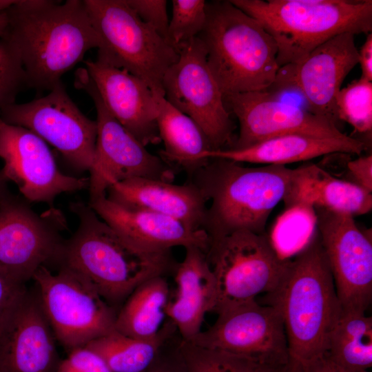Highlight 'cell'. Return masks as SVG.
Wrapping results in <instances>:
<instances>
[{
	"label": "cell",
	"mask_w": 372,
	"mask_h": 372,
	"mask_svg": "<svg viewBox=\"0 0 372 372\" xmlns=\"http://www.w3.org/2000/svg\"><path fill=\"white\" fill-rule=\"evenodd\" d=\"M0 39L17 51L28 87L52 90L86 52L101 47L83 1H12Z\"/></svg>",
	"instance_id": "1"
},
{
	"label": "cell",
	"mask_w": 372,
	"mask_h": 372,
	"mask_svg": "<svg viewBox=\"0 0 372 372\" xmlns=\"http://www.w3.org/2000/svg\"><path fill=\"white\" fill-rule=\"evenodd\" d=\"M301 171L302 167H248L227 159L210 158L189 180L209 203L203 229L210 241L241 230L265 233L272 210L289 194Z\"/></svg>",
	"instance_id": "2"
},
{
	"label": "cell",
	"mask_w": 372,
	"mask_h": 372,
	"mask_svg": "<svg viewBox=\"0 0 372 372\" xmlns=\"http://www.w3.org/2000/svg\"><path fill=\"white\" fill-rule=\"evenodd\" d=\"M265 297L281 314L290 360L303 365L327 352L342 309L317 231L288 258L278 285Z\"/></svg>",
	"instance_id": "3"
},
{
	"label": "cell",
	"mask_w": 372,
	"mask_h": 372,
	"mask_svg": "<svg viewBox=\"0 0 372 372\" xmlns=\"http://www.w3.org/2000/svg\"><path fill=\"white\" fill-rule=\"evenodd\" d=\"M70 209L79 225L65 240L59 267L81 276L115 309L145 281L174 270L171 251L149 253L134 248L88 203H73Z\"/></svg>",
	"instance_id": "4"
},
{
	"label": "cell",
	"mask_w": 372,
	"mask_h": 372,
	"mask_svg": "<svg viewBox=\"0 0 372 372\" xmlns=\"http://www.w3.org/2000/svg\"><path fill=\"white\" fill-rule=\"evenodd\" d=\"M223 95L267 90L279 66L273 37L230 1L206 3V22L197 36Z\"/></svg>",
	"instance_id": "5"
},
{
	"label": "cell",
	"mask_w": 372,
	"mask_h": 372,
	"mask_svg": "<svg viewBox=\"0 0 372 372\" xmlns=\"http://www.w3.org/2000/svg\"><path fill=\"white\" fill-rule=\"evenodd\" d=\"M276 42L279 68L295 65L331 38L372 30L371 0H229Z\"/></svg>",
	"instance_id": "6"
},
{
	"label": "cell",
	"mask_w": 372,
	"mask_h": 372,
	"mask_svg": "<svg viewBox=\"0 0 372 372\" xmlns=\"http://www.w3.org/2000/svg\"><path fill=\"white\" fill-rule=\"evenodd\" d=\"M101 39L97 59L125 69L164 96L163 79L178 52L143 22L126 0H83Z\"/></svg>",
	"instance_id": "7"
},
{
	"label": "cell",
	"mask_w": 372,
	"mask_h": 372,
	"mask_svg": "<svg viewBox=\"0 0 372 372\" xmlns=\"http://www.w3.org/2000/svg\"><path fill=\"white\" fill-rule=\"evenodd\" d=\"M207 257L216 280L217 314L273 291L288 260L265 232L245 230L211 240Z\"/></svg>",
	"instance_id": "8"
},
{
	"label": "cell",
	"mask_w": 372,
	"mask_h": 372,
	"mask_svg": "<svg viewBox=\"0 0 372 372\" xmlns=\"http://www.w3.org/2000/svg\"><path fill=\"white\" fill-rule=\"evenodd\" d=\"M32 280L55 338L68 353L115 329L116 309L74 271L42 267Z\"/></svg>",
	"instance_id": "9"
},
{
	"label": "cell",
	"mask_w": 372,
	"mask_h": 372,
	"mask_svg": "<svg viewBox=\"0 0 372 372\" xmlns=\"http://www.w3.org/2000/svg\"><path fill=\"white\" fill-rule=\"evenodd\" d=\"M65 227L59 210L38 214L7 191L0 198V271L25 284L42 267L59 268Z\"/></svg>",
	"instance_id": "10"
},
{
	"label": "cell",
	"mask_w": 372,
	"mask_h": 372,
	"mask_svg": "<svg viewBox=\"0 0 372 372\" xmlns=\"http://www.w3.org/2000/svg\"><path fill=\"white\" fill-rule=\"evenodd\" d=\"M74 86L92 98L96 111L97 135L90 198L106 195L110 184L133 178L173 182L174 167L130 134L107 110L85 68L76 70Z\"/></svg>",
	"instance_id": "11"
},
{
	"label": "cell",
	"mask_w": 372,
	"mask_h": 372,
	"mask_svg": "<svg viewBox=\"0 0 372 372\" xmlns=\"http://www.w3.org/2000/svg\"><path fill=\"white\" fill-rule=\"evenodd\" d=\"M178 52L177 61L163 79L164 98L197 123L213 150L230 148L234 123L208 66L203 43L196 37L182 45Z\"/></svg>",
	"instance_id": "12"
},
{
	"label": "cell",
	"mask_w": 372,
	"mask_h": 372,
	"mask_svg": "<svg viewBox=\"0 0 372 372\" xmlns=\"http://www.w3.org/2000/svg\"><path fill=\"white\" fill-rule=\"evenodd\" d=\"M4 122L27 128L54 147L75 170L90 172L94 165L97 125L66 92L63 83L48 94L13 103L0 113Z\"/></svg>",
	"instance_id": "13"
},
{
	"label": "cell",
	"mask_w": 372,
	"mask_h": 372,
	"mask_svg": "<svg viewBox=\"0 0 372 372\" xmlns=\"http://www.w3.org/2000/svg\"><path fill=\"white\" fill-rule=\"evenodd\" d=\"M311 209L342 308L366 312L372 300L371 236L352 216Z\"/></svg>",
	"instance_id": "14"
},
{
	"label": "cell",
	"mask_w": 372,
	"mask_h": 372,
	"mask_svg": "<svg viewBox=\"0 0 372 372\" xmlns=\"http://www.w3.org/2000/svg\"><path fill=\"white\" fill-rule=\"evenodd\" d=\"M195 345L287 366L290 355L283 320L269 304L251 300L218 313L215 323L191 341Z\"/></svg>",
	"instance_id": "15"
},
{
	"label": "cell",
	"mask_w": 372,
	"mask_h": 372,
	"mask_svg": "<svg viewBox=\"0 0 372 372\" xmlns=\"http://www.w3.org/2000/svg\"><path fill=\"white\" fill-rule=\"evenodd\" d=\"M0 170L13 182L24 199L51 204L63 193L89 187V177L63 173L47 143L30 130L8 124L0 118Z\"/></svg>",
	"instance_id": "16"
},
{
	"label": "cell",
	"mask_w": 372,
	"mask_h": 372,
	"mask_svg": "<svg viewBox=\"0 0 372 372\" xmlns=\"http://www.w3.org/2000/svg\"><path fill=\"white\" fill-rule=\"evenodd\" d=\"M358 62L354 34L342 33L316 47L300 63L280 68L267 90L276 94L285 90L298 91L309 112L336 123L337 94Z\"/></svg>",
	"instance_id": "17"
},
{
	"label": "cell",
	"mask_w": 372,
	"mask_h": 372,
	"mask_svg": "<svg viewBox=\"0 0 372 372\" xmlns=\"http://www.w3.org/2000/svg\"><path fill=\"white\" fill-rule=\"evenodd\" d=\"M269 90L223 95L225 105L239 123V134L229 149H240L289 134L342 137L336 123L282 100Z\"/></svg>",
	"instance_id": "18"
},
{
	"label": "cell",
	"mask_w": 372,
	"mask_h": 372,
	"mask_svg": "<svg viewBox=\"0 0 372 372\" xmlns=\"http://www.w3.org/2000/svg\"><path fill=\"white\" fill-rule=\"evenodd\" d=\"M84 62L110 113L143 145L160 143L156 97L147 85L127 70L98 59Z\"/></svg>",
	"instance_id": "19"
},
{
	"label": "cell",
	"mask_w": 372,
	"mask_h": 372,
	"mask_svg": "<svg viewBox=\"0 0 372 372\" xmlns=\"http://www.w3.org/2000/svg\"><path fill=\"white\" fill-rule=\"evenodd\" d=\"M88 205L125 242L149 253L170 251L175 247L195 246L206 253L210 238L203 229L192 230L179 221L143 209L127 208L106 195L90 197Z\"/></svg>",
	"instance_id": "20"
},
{
	"label": "cell",
	"mask_w": 372,
	"mask_h": 372,
	"mask_svg": "<svg viewBox=\"0 0 372 372\" xmlns=\"http://www.w3.org/2000/svg\"><path fill=\"white\" fill-rule=\"evenodd\" d=\"M56 340L36 290L28 291L0 333V372H55Z\"/></svg>",
	"instance_id": "21"
},
{
	"label": "cell",
	"mask_w": 372,
	"mask_h": 372,
	"mask_svg": "<svg viewBox=\"0 0 372 372\" xmlns=\"http://www.w3.org/2000/svg\"><path fill=\"white\" fill-rule=\"evenodd\" d=\"M106 197L121 206L149 210L175 219L192 230L203 229L207 200L192 182L183 185L145 178L112 183Z\"/></svg>",
	"instance_id": "22"
},
{
	"label": "cell",
	"mask_w": 372,
	"mask_h": 372,
	"mask_svg": "<svg viewBox=\"0 0 372 372\" xmlns=\"http://www.w3.org/2000/svg\"><path fill=\"white\" fill-rule=\"evenodd\" d=\"M185 255L174 268L176 285L165 313L184 341H191L201 330L205 314L213 312L216 303V280L207 253L195 246L187 247Z\"/></svg>",
	"instance_id": "23"
},
{
	"label": "cell",
	"mask_w": 372,
	"mask_h": 372,
	"mask_svg": "<svg viewBox=\"0 0 372 372\" xmlns=\"http://www.w3.org/2000/svg\"><path fill=\"white\" fill-rule=\"evenodd\" d=\"M366 149L364 141L344 135L323 138L302 134L275 136L250 147L212 150L208 158H219L236 163L282 165L309 160L332 153L360 154Z\"/></svg>",
	"instance_id": "24"
},
{
	"label": "cell",
	"mask_w": 372,
	"mask_h": 372,
	"mask_svg": "<svg viewBox=\"0 0 372 372\" xmlns=\"http://www.w3.org/2000/svg\"><path fill=\"white\" fill-rule=\"evenodd\" d=\"M292 189L283 200L287 207L314 206L352 216L372 209V193L352 181L333 177L316 165L302 167Z\"/></svg>",
	"instance_id": "25"
},
{
	"label": "cell",
	"mask_w": 372,
	"mask_h": 372,
	"mask_svg": "<svg viewBox=\"0 0 372 372\" xmlns=\"http://www.w3.org/2000/svg\"><path fill=\"white\" fill-rule=\"evenodd\" d=\"M155 97L157 127L164 144L159 156L190 176L210 159L207 155L213 150L211 144L194 120L175 108L163 96Z\"/></svg>",
	"instance_id": "26"
},
{
	"label": "cell",
	"mask_w": 372,
	"mask_h": 372,
	"mask_svg": "<svg viewBox=\"0 0 372 372\" xmlns=\"http://www.w3.org/2000/svg\"><path fill=\"white\" fill-rule=\"evenodd\" d=\"M169 293V283L164 276L141 284L117 312L115 330L136 339L156 337L167 318L165 308Z\"/></svg>",
	"instance_id": "27"
},
{
	"label": "cell",
	"mask_w": 372,
	"mask_h": 372,
	"mask_svg": "<svg viewBox=\"0 0 372 372\" xmlns=\"http://www.w3.org/2000/svg\"><path fill=\"white\" fill-rule=\"evenodd\" d=\"M176 331V326L167 318L154 338L136 339L114 329L85 347L98 354L112 372H144Z\"/></svg>",
	"instance_id": "28"
},
{
	"label": "cell",
	"mask_w": 372,
	"mask_h": 372,
	"mask_svg": "<svg viewBox=\"0 0 372 372\" xmlns=\"http://www.w3.org/2000/svg\"><path fill=\"white\" fill-rule=\"evenodd\" d=\"M326 353L344 368L369 371L372 366V318L365 311L342 309L329 334Z\"/></svg>",
	"instance_id": "29"
},
{
	"label": "cell",
	"mask_w": 372,
	"mask_h": 372,
	"mask_svg": "<svg viewBox=\"0 0 372 372\" xmlns=\"http://www.w3.org/2000/svg\"><path fill=\"white\" fill-rule=\"evenodd\" d=\"M179 348L187 372H288L289 363L273 365L244 355L203 348L182 339Z\"/></svg>",
	"instance_id": "30"
},
{
	"label": "cell",
	"mask_w": 372,
	"mask_h": 372,
	"mask_svg": "<svg viewBox=\"0 0 372 372\" xmlns=\"http://www.w3.org/2000/svg\"><path fill=\"white\" fill-rule=\"evenodd\" d=\"M338 119L359 134L372 132V81L360 77L340 90L335 100Z\"/></svg>",
	"instance_id": "31"
},
{
	"label": "cell",
	"mask_w": 372,
	"mask_h": 372,
	"mask_svg": "<svg viewBox=\"0 0 372 372\" xmlns=\"http://www.w3.org/2000/svg\"><path fill=\"white\" fill-rule=\"evenodd\" d=\"M172 3L168 41L178 52L182 45L196 37L203 30L206 22V1L173 0Z\"/></svg>",
	"instance_id": "32"
},
{
	"label": "cell",
	"mask_w": 372,
	"mask_h": 372,
	"mask_svg": "<svg viewBox=\"0 0 372 372\" xmlns=\"http://www.w3.org/2000/svg\"><path fill=\"white\" fill-rule=\"evenodd\" d=\"M25 87V74L17 51L0 39V113L15 103L17 96Z\"/></svg>",
	"instance_id": "33"
},
{
	"label": "cell",
	"mask_w": 372,
	"mask_h": 372,
	"mask_svg": "<svg viewBox=\"0 0 372 372\" xmlns=\"http://www.w3.org/2000/svg\"><path fill=\"white\" fill-rule=\"evenodd\" d=\"M126 1L143 22L153 28L169 43L167 1L126 0Z\"/></svg>",
	"instance_id": "34"
},
{
	"label": "cell",
	"mask_w": 372,
	"mask_h": 372,
	"mask_svg": "<svg viewBox=\"0 0 372 372\" xmlns=\"http://www.w3.org/2000/svg\"><path fill=\"white\" fill-rule=\"evenodd\" d=\"M28 291L25 284L0 271V333L25 298Z\"/></svg>",
	"instance_id": "35"
},
{
	"label": "cell",
	"mask_w": 372,
	"mask_h": 372,
	"mask_svg": "<svg viewBox=\"0 0 372 372\" xmlns=\"http://www.w3.org/2000/svg\"><path fill=\"white\" fill-rule=\"evenodd\" d=\"M55 372H112L103 360L86 347L73 349Z\"/></svg>",
	"instance_id": "36"
},
{
	"label": "cell",
	"mask_w": 372,
	"mask_h": 372,
	"mask_svg": "<svg viewBox=\"0 0 372 372\" xmlns=\"http://www.w3.org/2000/svg\"><path fill=\"white\" fill-rule=\"evenodd\" d=\"M347 167L353 182L372 193V155L350 161Z\"/></svg>",
	"instance_id": "37"
},
{
	"label": "cell",
	"mask_w": 372,
	"mask_h": 372,
	"mask_svg": "<svg viewBox=\"0 0 372 372\" xmlns=\"http://www.w3.org/2000/svg\"><path fill=\"white\" fill-rule=\"evenodd\" d=\"M301 366L303 372H371L355 371L344 368L333 361L327 353Z\"/></svg>",
	"instance_id": "38"
},
{
	"label": "cell",
	"mask_w": 372,
	"mask_h": 372,
	"mask_svg": "<svg viewBox=\"0 0 372 372\" xmlns=\"http://www.w3.org/2000/svg\"><path fill=\"white\" fill-rule=\"evenodd\" d=\"M359 53V62L362 70L361 77L372 81V34L369 33Z\"/></svg>",
	"instance_id": "39"
},
{
	"label": "cell",
	"mask_w": 372,
	"mask_h": 372,
	"mask_svg": "<svg viewBox=\"0 0 372 372\" xmlns=\"http://www.w3.org/2000/svg\"><path fill=\"white\" fill-rule=\"evenodd\" d=\"M179 344L180 342L173 353L166 356L165 372H187L185 362L179 348Z\"/></svg>",
	"instance_id": "40"
},
{
	"label": "cell",
	"mask_w": 372,
	"mask_h": 372,
	"mask_svg": "<svg viewBox=\"0 0 372 372\" xmlns=\"http://www.w3.org/2000/svg\"><path fill=\"white\" fill-rule=\"evenodd\" d=\"M163 348L153 364L144 372H165L166 356L163 355Z\"/></svg>",
	"instance_id": "41"
},
{
	"label": "cell",
	"mask_w": 372,
	"mask_h": 372,
	"mask_svg": "<svg viewBox=\"0 0 372 372\" xmlns=\"http://www.w3.org/2000/svg\"><path fill=\"white\" fill-rule=\"evenodd\" d=\"M11 1L0 0V36L4 31L7 22L8 16L6 9L10 7Z\"/></svg>",
	"instance_id": "42"
},
{
	"label": "cell",
	"mask_w": 372,
	"mask_h": 372,
	"mask_svg": "<svg viewBox=\"0 0 372 372\" xmlns=\"http://www.w3.org/2000/svg\"><path fill=\"white\" fill-rule=\"evenodd\" d=\"M7 182L8 181L4 178L1 172L0 171V198L8 191Z\"/></svg>",
	"instance_id": "43"
},
{
	"label": "cell",
	"mask_w": 372,
	"mask_h": 372,
	"mask_svg": "<svg viewBox=\"0 0 372 372\" xmlns=\"http://www.w3.org/2000/svg\"><path fill=\"white\" fill-rule=\"evenodd\" d=\"M288 372H303L300 364L290 360Z\"/></svg>",
	"instance_id": "44"
}]
</instances>
